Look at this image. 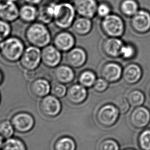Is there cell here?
<instances>
[{
	"label": "cell",
	"instance_id": "43",
	"mask_svg": "<svg viewBox=\"0 0 150 150\" xmlns=\"http://www.w3.org/2000/svg\"><path fill=\"white\" fill-rule=\"evenodd\" d=\"M2 73H1L0 72V83L2 82Z\"/></svg>",
	"mask_w": 150,
	"mask_h": 150
},
{
	"label": "cell",
	"instance_id": "37",
	"mask_svg": "<svg viewBox=\"0 0 150 150\" xmlns=\"http://www.w3.org/2000/svg\"><path fill=\"white\" fill-rule=\"evenodd\" d=\"M135 52L134 47L131 45H124L122 47L120 55L124 59H130L134 56Z\"/></svg>",
	"mask_w": 150,
	"mask_h": 150
},
{
	"label": "cell",
	"instance_id": "15",
	"mask_svg": "<svg viewBox=\"0 0 150 150\" xmlns=\"http://www.w3.org/2000/svg\"><path fill=\"white\" fill-rule=\"evenodd\" d=\"M75 39L71 33L62 31L55 36L54 43L55 47L61 51H68L75 45Z\"/></svg>",
	"mask_w": 150,
	"mask_h": 150
},
{
	"label": "cell",
	"instance_id": "26",
	"mask_svg": "<svg viewBox=\"0 0 150 150\" xmlns=\"http://www.w3.org/2000/svg\"><path fill=\"white\" fill-rule=\"evenodd\" d=\"M75 141L69 137H64L59 139L55 144V150H76Z\"/></svg>",
	"mask_w": 150,
	"mask_h": 150
},
{
	"label": "cell",
	"instance_id": "38",
	"mask_svg": "<svg viewBox=\"0 0 150 150\" xmlns=\"http://www.w3.org/2000/svg\"><path fill=\"white\" fill-rule=\"evenodd\" d=\"M111 9L110 8V6L105 3H102L98 6L97 13L100 17L105 18L108 16L109 14H111Z\"/></svg>",
	"mask_w": 150,
	"mask_h": 150
},
{
	"label": "cell",
	"instance_id": "28",
	"mask_svg": "<svg viewBox=\"0 0 150 150\" xmlns=\"http://www.w3.org/2000/svg\"><path fill=\"white\" fill-rule=\"evenodd\" d=\"M2 150H26V148L24 143L20 139L9 138L3 144Z\"/></svg>",
	"mask_w": 150,
	"mask_h": 150
},
{
	"label": "cell",
	"instance_id": "25",
	"mask_svg": "<svg viewBox=\"0 0 150 150\" xmlns=\"http://www.w3.org/2000/svg\"><path fill=\"white\" fill-rule=\"evenodd\" d=\"M122 12L127 16H133L138 12V4L135 0H124L121 4Z\"/></svg>",
	"mask_w": 150,
	"mask_h": 150
},
{
	"label": "cell",
	"instance_id": "44",
	"mask_svg": "<svg viewBox=\"0 0 150 150\" xmlns=\"http://www.w3.org/2000/svg\"><path fill=\"white\" fill-rule=\"evenodd\" d=\"M59 2H69L71 0H58Z\"/></svg>",
	"mask_w": 150,
	"mask_h": 150
},
{
	"label": "cell",
	"instance_id": "9",
	"mask_svg": "<svg viewBox=\"0 0 150 150\" xmlns=\"http://www.w3.org/2000/svg\"><path fill=\"white\" fill-rule=\"evenodd\" d=\"M58 2L56 0H47L39 5L37 21L47 25L53 22Z\"/></svg>",
	"mask_w": 150,
	"mask_h": 150
},
{
	"label": "cell",
	"instance_id": "8",
	"mask_svg": "<svg viewBox=\"0 0 150 150\" xmlns=\"http://www.w3.org/2000/svg\"><path fill=\"white\" fill-rule=\"evenodd\" d=\"M73 5L77 13L89 19L97 13L98 6L96 0H74Z\"/></svg>",
	"mask_w": 150,
	"mask_h": 150
},
{
	"label": "cell",
	"instance_id": "36",
	"mask_svg": "<svg viewBox=\"0 0 150 150\" xmlns=\"http://www.w3.org/2000/svg\"><path fill=\"white\" fill-rule=\"evenodd\" d=\"M109 86V83L107 81L104 79H96L93 86V88L96 91L102 92L106 91Z\"/></svg>",
	"mask_w": 150,
	"mask_h": 150
},
{
	"label": "cell",
	"instance_id": "32",
	"mask_svg": "<svg viewBox=\"0 0 150 150\" xmlns=\"http://www.w3.org/2000/svg\"><path fill=\"white\" fill-rule=\"evenodd\" d=\"M67 89L63 83H55L51 87V92L57 98H62L67 93Z\"/></svg>",
	"mask_w": 150,
	"mask_h": 150
},
{
	"label": "cell",
	"instance_id": "11",
	"mask_svg": "<svg viewBox=\"0 0 150 150\" xmlns=\"http://www.w3.org/2000/svg\"><path fill=\"white\" fill-rule=\"evenodd\" d=\"M12 125L15 130L20 133H26L31 131L34 126L35 120L29 114L22 112L17 114L12 118Z\"/></svg>",
	"mask_w": 150,
	"mask_h": 150
},
{
	"label": "cell",
	"instance_id": "24",
	"mask_svg": "<svg viewBox=\"0 0 150 150\" xmlns=\"http://www.w3.org/2000/svg\"><path fill=\"white\" fill-rule=\"evenodd\" d=\"M91 21L89 18L80 17L75 19L72 25L74 31L77 35H87L91 30Z\"/></svg>",
	"mask_w": 150,
	"mask_h": 150
},
{
	"label": "cell",
	"instance_id": "14",
	"mask_svg": "<svg viewBox=\"0 0 150 150\" xmlns=\"http://www.w3.org/2000/svg\"><path fill=\"white\" fill-rule=\"evenodd\" d=\"M131 24L135 30L144 33L150 29V13L144 10H138L132 17Z\"/></svg>",
	"mask_w": 150,
	"mask_h": 150
},
{
	"label": "cell",
	"instance_id": "45",
	"mask_svg": "<svg viewBox=\"0 0 150 150\" xmlns=\"http://www.w3.org/2000/svg\"><path fill=\"white\" fill-rule=\"evenodd\" d=\"M6 0H0V4H2V3L5 2Z\"/></svg>",
	"mask_w": 150,
	"mask_h": 150
},
{
	"label": "cell",
	"instance_id": "3",
	"mask_svg": "<svg viewBox=\"0 0 150 150\" xmlns=\"http://www.w3.org/2000/svg\"><path fill=\"white\" fill-rule=\"evenodd\" d=\"M0 51L2 57L6 60L14 62L21 58L24 51V46L20 39L10 37L4 40Z\"/></svg>",
	"mask_w": 150,
	"mask_h": 150
},
{
	"label": "cell",
	"instance_id": "1",
	"mask_svg": "<svg viewBox=\"0 0 150 150\" xmlns=\"http://www.w3.org/2000/svg\"><path fill=\"white\" fill-rule=\"evenodd\" d=\"M25 37L29 43L38 48L48 46L51 39L47 25L39 21L30 24L26 29Z\"/></svg>",
	"mask_w": 150,
	"mask_h": 150
},
{
	"label": "cell",
	"instance_id": "31",
	"mask_svg": "<svg viewBox=\"0 0 150 150\" xmlns=\"http://www.w3.org/2000/svg\"><path fill=\"white\" fill-rule=\"evenodd\" d=\"M138 144L141 150H150V129L144 130L140 134Z\"/></svg>",
	"mask_w": 150,
	"mask_h": 150
},
{
	"label": "cell",
	"instance_id": "39",
	"mask_svg": "<svg viewBox=\"0 0 150 150\" xmlns=\"http://www.w3.org/2000/svg\"><path fill=\"white\" fill-rule=\"evenodd\" d=\"M24 3L31 4L35 6H39L42 4L44 0H22Z\"/></svg>",
	"mask_w": 150,
	"mask_h": 150
},
{
	"label": "cell",
	"instance_id": "7",
	"mask_svg": "<svg viewBox=\"0 0 150 150\" xmlns=\"http://www.w3.org/2000/svg\"><path fill=\"white\" fill-rule=\"evenodd\" d=\"M119 116V110L115 105H106L99 110L97 119L102 126L110 127L113 125L117 120Z\"/></svg>",
	"mask_w": 150,
	"mask_h": 150
},
{
	"label": "cell",
	"instance_id": "40",
	"mask_svg": "<svg viewBox=\"0 0 150 150\" xmlns=\"http://www.w3.org/2000/svg\"><path fill=\"white\" fill-rule=\"evenodd\" d=\"M3 137L0 135V148L3 146Z\"/></svg>",
	"mask_w": 150,
	"mask_h": 150
},
{
	"label": "cell",
	"instance_id": "35",
	"mask_svg": "<svg viewBox=\"0 0 150 150\" xmlns=\"http://www.w3.org/2000/svg\"><path fill=\"white\" fill-rule=\"evenodd\" d=\"M115 103L119 111L121 113H125L129 110L130 103L128 100H126L124 98H118L117 100H116Z\"/></svg>",
	"mask_w": 150,
	"mask_h": 150
},
{
	"label": "cell",
	"instance_id": "33",
	"mask_svg": "<svg viewBox=\"0 0 150 150\" xmlns=\"http://www.w3.org/2000/svg\"><path fill=\"white\" fill-rule=\"evenodd\" d=\"M10 24L0 18V37L3 39L7 38L11 33L12 28Z\"/></svg>",
	"mask_w": 150,
	"mask_h": 150
},
{
	"label": "cell",
	"instance_id": "23",
	"mask_svg": "<svg viewBox=\"0 0 150 150\" xmlns=\"http://www.w3.org/2000/svg\"><path fill=\"white\" fill-rule=\"evenodd\" d=\"M55 79L59 83L66 84L73 81L75 73L73 69L68 66L62 65L57 67L54 70Z\"/></svg>",
	"mask_w": 150,
	"mask_h": 150
},
{
	"label": "cell",
	"instance_id": "30",
	"mask_svg": "<svg viewBox=\"0 0 150 150\" xmlns=\"http://www.w3.org/2000/svg\"><path fill=\"white\" fill-rule=\"evenodd\" d=\"M14 133V127L11 123L7 120L0 122V135L3 138H10Z\"/></svg>",
	"mask_w": 150,
	"mask_h": 150
},
{
	"label": "cell",
	"instance_id": "29",
	"mask_svg": "<svg viewBox=\"0 0 150 150\" xmlns=\"http://www.w3.org/2000/svg\"><path fill=\"white\" fill-rule=\"evenodd\" d=\"M144 96L141 92L135 90L131 92L128 96V100L130 105L134 107H140L144 103Z\"/></svg>",
	"mask_w": 150,
	"mask_h": 150
},
{
	"label": "cell",
	"instance_id": "18",
	"mask_svg": "<svg viewBox=\"0 0 150 150\" xmlns=\"http://www.w3.org/2000/svg\"><path fill=\"white\" fill-rule=\"evenodd\" d=\"M101 74L104 79L108 81H117L122 74L121 67L117 63H108L102 69Z\"/></svg>",
	"mask_w": 150,
	"mask_h": 150
},
{
	"label": "cell",
	"instance_id": "22",
	"mask_svg": "<svg viewBox=\"0 0 150 150\" xmlns=\"http://www.w3.org/2000/svg\"><path fill=\"white\" fill-rule=\"evenodd\" d=\"M122 41L117 38H112L104 41L103 49L106 54L112 57H117L120 55L122 47L124 46Z\"/></svg>",
	"mask_w": 150,
	"mask_h": 150
},
{
	"label": "cell",
	"instance_id": "27",
	"mask_svg": "<svg viewBox=\"0 0 150 150\" xmlns=\"http://www.w3.org/2000/svg\"><path fill=\"white\" fill-rule=\"evenodd\" d=\"M96 81V77L94 72L91 71H85L81 73L79 78L80 85L85 88L93 86Z\"/></svg>",
	"mask_w": 150,
	"mask_h": 150
},
{
	"label": "cell",
	"instance_id": "42",
	"mask_svg": "<svg viewBox=\"0 0 150 150\" xmlns=\"http://www.w3.org/2000/svg\"><path fill=\"white\" fill-rule=\"evenodd\" d=\"M6 1H9V2H14V3H18L19 0H6Z\"/></svg>",
	"mask_w": 150,
	"mask_h": 150
},
{
	"label": "cell",
	"instance_id": "41",
	"mask_svg": "<svg viewBox=\"0 0 150 150\" xmlns=\"http://www.w3.org/2000/svg\"><path fill=\"white\" fill-rule=\"evenodd\" d=\"M4 39H3L2 37H0V49H1V47L2 46V43L4 41Z\"/></svg>",
	"mask_w": 150,
	"mask_h": 150
},
{
	"label": "cell",
	"instance_id": "21",
	"mask_svg": "<svg viewBox=\"0 0 150 150\" xmlns=\"http://www.w3.org/2000/svg\"><path fill=\"white\" fill-rule=\"evenodd\" d=\"M122 76L126 83L134 84L140 80L142 76V71L139 66L132 64L124 68Z\"/></svg>",
	"mask_w": 150,
	"mask_h": 150
},
{
	"label": "cell",
	"instance_id": "13",
	"mask_svg": "<svg viewBox=\"0 0 150 150\" xmlns=\"http://www.w3.org/2000/svg\"><path fill=\"white\" fill-rule=\"evenodd\" d=\"M130 122L135 128L142 129L146 127L150 122V112L144 107H138L132 111Z\"/></svg>",
	"mask_w": 150,
	"mask_h": 150
},
{
	"label": "cell",
	"instance_id": "12",
	"mask_svg": "<svg viewBox=\"0 0 150 150\" xmlns=\"http://www.w3.org/2000/svg\"><path fill=\"white\" fill-rule=\"evenodd\" d=\"M19 8L17 3L5 1L0 4V18L11 23L19 19Z\"/></svg>",
	"mask_w": 150,
	"mask_h": 150
},
{
	"label": "cell",
	"instance_id": "46",
	"mask_svg": "<svg viewBox=\"0 0 150 150\" xmlns=\"http://www.w3.org/2000/svg\"><path fill=\"white\" fill-rule=\"evenodd\" d=\"M133 150V149H126V150Z\"/></svg>",
	"mask_w": 150,
	"mask_h": 150
},
{
	"label": "cell",
	"instance_id": "10",
	"mask_svg": "<svg viewBox=\"0 0 150 150\" xmlns=\"http://www.w3.org/2000/svg\"><path fill=\"white\" fill-rule=\"evenodd\" d=\"M61 57L60 51L52 45L44 47L41 51V60L49 68L57 67L61 62Z\"/></svg>",
	"mask_w": 150,
	"mask_h": 150
},
{
	"label": "cell",
	"instance_id": "20",
	"mask_svg": "<svg viewBox=\"0 0 150 150\" xmlns=\"http://www.w3.org/2000/svg\"><path fill=\"white\" fill-rule=\"evenodd\" d=\"M51 89V84L46 79H39L34 81L31 83V92L38 98H43L48 96Z\"/></svg>",
	"mask_w": 150,
	"mask_h": 150
},
{
	"label": "cell",
	"instance_id": "5",
	"mask_svg": "<svg viewBox=\"0 0 150 150\" xmlns=\"http://www.w3.org/2000/svg\"><path fill=\"white\" fill-rule=\"evenodd\" d=\"M41 61V51L39 48L32 46L25 50L21 58V64L26 70H34Z\"/></svg>",
	"mask_w": 150,
	"mask_h": 150
},
{
	"label": "cell",
	"instance_id": "34",
	"mask_svg": "<svg viewBox=\"0 0 150 150\" xmlns=\"http://www.w3.org/2000/svg\"><path fill=\"white\" fill-rule=\"evenodd\" d=\"M99 150H119V146L115 140L106 139L100 144Z\"/></svg>",
	"mask_w": 150,
	"mask_h": 150
},
{
	"label": "cell",
	"instance_id": "17",
	"mask_svg": "<svg viewBox=\"0 0 150 150\" xmlns=\"http://www.w3.org/2000/svg\"><path fill=\"white\" fill-rule=\"evenodd\" d=\"M67 64L72 67L79 68L83 66L86 60L85 51L80 48H75L69 51L65 57Z\"/></svg>",
	"mask_w": 150,
	"mask_h": 150
},
{
	"label": "cell",
	"instance_id": "6",
	"mask_svg": "<svg viewBox=\"0 0 150 150\" xmlns=\"http://www.w3.org/2000/svg\"><path fill=\"white\" fill-rule=\"evenodd\" d=\"M40 109L43 114L47 117H54L60 113L61 104L55 96H48L43 98L40 104Z\"/></svg>",
	"mask_w": 150,
	"mask_h": 150
},
{
	"label": "cell",
	"instance_id": "4",
	"mask_svg": "<svg viewBox=\"0 0 150 150\" xmlns=\"http://www.w3.org/2000/svg\"><path fill=\"white\" fill-rule=\"evenodd\" d=\"M101 25L102 29L106 35L112 38L120 37L124 33V21L116 14H110L104 18Z\"/></svg>",
	"mask_w": 150,
	"mask_h": 150
},
{
	"label": "cell",
	"instance_id": "2",
	"mask_svg": "<svg viewBox=\"0 0 150 150\" xmlns=\"http://www.w3.org/2000/svg\"><path fill=\"white\" fill-rule=\"evenodd\" d=\"M76 13L73 4L69 2L59 1L55 9L53 22L58 28L66 29L72 26L75 20Z\"/></svg>",
	"mask_w": 150,
	"mask_h": 150
},
{
	"label": "cell",
	"instance_id": "16",
	"mask_svg": "<svg viewBox=\"0 0 150 150\" xmlns=\"http://www.w3.org/2000/svg\"><path fill=\"white\" fill-rule=\"evenodd\" d=\"M38 6L24 3L20 6L19 19L22 22L31 24L37 21Z\"/></svg>",
	"mask_w": 150,
	"mask_h": 150
},
{
	"label": "cell",
	"instance_id": "19",
	"mask_svg": "<svg viewBox=\"0 0 150 150\" xmlns=\"http://www.w3.org/2000/svg\"><path fill=\"white\" fill-rule=\"evenodd\" d=\"M66 94L67 99L71 103L79 104L84 101L87 96V91L83 86L75 84L69 88Z\"/></svg>",
	"mask_w": 150,
	"mask_h": 150
}]
</instances>
